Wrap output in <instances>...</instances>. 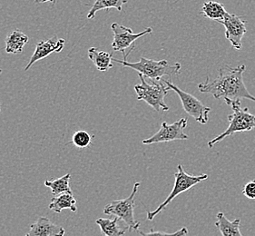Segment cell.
<instances>
[{
	"instance_id": "obj_15",
	"label": "cell",
	"mask_w": 255,
	"mask_h": 236,
	"mask_svg": "<svg viewBox=\"0 0 255 236\" xmlns=\"http://www.w3.org/2000/svg\"><path fill=\"white\" fill-rule=\"evenodd\" d=\"M88 57L99 71L106 72L113 67L112 55L108 52L99 50L97 47L88 49Z\"/></svg>"
},
{
	"instance_id": "obj_9",
	"label": "cell",
	"mask_w": 255,
	"mask_h": 236,
	"mask_svg": "<svg viewBox=\"0 0 255 236\" xmlns=\"http://www.w3.org/2000/svg\"><path fill=\"white\" fill-rule=\"evenodd\" d=\"M187 123V118H181L172 124L163 122L158 132L154 133L150 138L144 139L142 143L143 144H152L167 143L177 140H187L188 135L184 133Z\"/></svg>"
},
{
	"instance_id": "obj_4",
	"label": "cell",
	"mask_w": 255,
	"mask_h": 236,
	"mask_svg": "<svg viewBox=\"0 0 255 236\" xmlns=\"http://www.w3.org/2000/svg\"><path fill=\"white\" fill-rule=\"evenodd\" d=\"M230 107L234 113L228 116L229 126L224 133H221L215 138L210 140L208 147L213 148L215 144L222 142L227 136L240 132H250L255 129V116L251 114L248 108H242L241 101H236L231 104Z\"/></svg>"
},
{
	"instance_id": "obj_26",
	"label": "cell",
	"mask_w": 255,
	"mask_h": 236,
	"mask_svg": "<svg viewBox=\"0 0 255 236\" xmlns=\"http://www.w3.org/2000/svg\"><path fill=\"white\" fill-rule=\"evenodd\" d=\"M0 112H1V106H0Z\"/></svg>"
},
{
	"instance_id": "obj_14",
	"label": "cell",
	"mask_w": 255,
	"mask_h": 236,
	"mask_svg": "<svg viewBox=\"0 0 255 236\" xmlns=\"http://www.w3.org/2000/svg\"><path fill=\"white\" fill-rule=\"evenodd\" d=\"M29 41V37L20 30H13L5 38V53L19 54Z\"/></svg>"
},
{
	"instance_id": "obj_10",
	"label": "cell",
	"mask_w": 255,
	"mask_h": 236,
	"mask_svg": "<svg viewBox=\"0 0 255 236\" xmlns=\"http://www.w3.org/2000/svg\"><path fill=\"white\" fill-rule=\"evenodd\" d=\"M218 23L225 26V37L232 46L240 50L243 46L242 40L247 32L246 21L243 20L242 17L237 15L227 13L222 20L218 21Z\"/></svg>"
},
{
	"instance_id": "obj_22",
	"label": "cell",
	"mask_w": 255,
	"mask_h": 236,
	"mask_svg": "<svg viewBox=\"0 0 255 236\" xmlns=\"http://www.w3.org/2000/svg\"><path fill=\"white\" fill-rule=\"evenodd\" d=\"M139 235L141 236H188L189 231L186 227H183L177 232L174 233H164V232L154 231L153 229H151L147 233L144 232L138 231Z\"/></svg>"
},
{
	"instance_id": "obj_8",
	"label": "cell",
	"mask_w": 255,
	"mask_h": 236,
	"mask_svg": "<svg viewBox=\"0 0 255 236\" xmlns=\"http://www.w3.org/2000/svg\"><path fill=\"white\" fill-rule=\"evenodd\" d=\"M111 29L114 34L112 48L114 51L122 52L125 61H128V57L126 50L129 47H133L134 46L133 44L138 38L148 34H151L153 32V29L151 27H148L145 30L142 31L140 33H133L130 27L119 25L118 23H113L111 25Z\"/></svg>"
},
{
	"instance_id": "obj_25",
	"label": "cell",
	"mask_w": 255,
	"mask_h": 236,
	"mask_svg": "<svg viewBox=\"0 0 255 236\" xmlns=\"http://www.w3.org/2000/svg\"><path fill=\"white\" fill-rule=\"evenodd\" d=\"M1 73H2V70H1V69H0V74H1Z\"/></svg>"
},
{
	"instance_id": "obj_13",
	"label": "cell",
	"mask_w": 255,
	"mask_h": 236,
	"mask_svg": "<svg viewBox=\"0 0 255 236\" xmlns=\"http://www.w3.org/2000/svg\"><path fill=\"white\" fill-rule=\"evenodd\" d=\"M215 226L222 236H244L241 233V220L239 218L230 221L224 213H218L216 216Z\"/></svg>"
},
{
	"instance_id": "obj_20",
	"label": "cell",
	"mask_w": 255,
	"mask_h": 236,
	"mask_svg": "<svg viewBox=\"0 0 255 236\" xmlns=\"http://www.w3.org/2000/svg\"><path fill=\"white\" fill-rule=\"evenodd\" d=\"M71 178V175H67L62 176L60 178L56 180H46L45 181V186L51 189L53 195H59L62 194H72L71 188L69 185V181Z\"/></svg>"
},
{
	"instance_id": "obj_6",
	"label": "cell",
	"mask_w": 255,
	"mask_h": 236,
	"mask_svg": "<svg viewBox=\"0 0 255 236\" xmlns=\"http://www.w3.org/2000/svg\"><path fill=\"white\" fill-rule=\"evenodd\" d=\"M207 179H208V175H206V174L200 175H188L184 171L182 164H178L177 171L174 174V184L173 190L169 194L167 198L163 201V203L155 210L147 212V220L149 221L153 220V218H155V216H158L159 214L166 206H168L169 204L172 203V201L174 200L175 197H177L179 195L183 194L186 191L190 190L192 187H194L204 180Z\"/></svg>"
},
{
	"instance_id": "obj_11",
	"label": "cell",
	"mask_w": 255,
	"mask_h": 236,
	"mask_svg": "<svg viewBox=\"0 0 255 236\" xmlns=\"http://www.w3.org/2000/svg\"><path fill=\"white\" fill-rule=\"evenodd\" d=\"M65 44H66V40L64 38H58L56 36H53L46 41L43 40L37 43L35 52L33 53L30 60L25 67V71H27L35 63L45 57H48L49 55H51L52 53L61 52L65 46Z\"/></svg>"
},
{
	"instance_id": "obj_24",
	"label": "cell",
	"mask_w": 255,
	"mask_h": 236,
	"mask_svg": "<svg viewBox=\"0 0 255 236\" xmlns=\"http://www.w3.org/2000/svg\"><path fill=\"white\" fill-rule=\"evenodd\" d=\"M36 4H42V3H46V2H51L53 5H56L57 0H34Z\"/></svg>"
},
{
	"instance_id": "obj_23",
	"label": "cell",
	"mask_w": 255,
	"mask_h": 236,
	"mask_svg": "<svg viewBox=\"0 0 255 236\" xmlns=\"http://www.w3.org/2000/svg\"><path fill=\"white\" fill-rule=\"evenodd\" d=\"M243 195L250 200H255V179L248 182L243 189Z\"/></svg>"
},
{
	"instance_id": "obj_21",
	"label": "cell",
	"mask_w": 255,
	"mask_h": 236,
	"mask_svg": "<svg viewBox=\"0 0 255 236\" xmlns=\"http://www.w3.org/2000/svg\"><path fill=\"white\" fill-rule=\"evenodd\" d=\"M92 143V136L87 131L79 130L73 134L70 144H73L77 148H87Z\"/></svg>"
},
{
	"instance_id": "obj_19",
	"label": "cell",
	"mask_w": 255,
	"mask_h": 236,
	"mask_svg": "<svg viewBox=\"0 0 255 236\" xmlns=\"http://www.w3.org/2000/svg\"><path fill=\"white\" fill-rule=\"evenodd\" d=\"M119 219L115 217L114 219L99 218L96 223L99 226L103 235L105 236H123L126 234V230L118 225Z\"/></svg>"
},
{
	"instance_id": "obj_16",
	"label": "cell",
	"mask_w": 255,
	"mask_h": 236,
	"mask_svg": "<svg viewBox=\"0 0 255 236\" xmlns=\"http://www.w3.org/2000/svg\"><path fill=\"white\" fill-rule=\"evenodd\" d=\"M77 200L73 194H62L56 197L52 198L51 203L49 205V209L55 213L60 214L64 209H69L72 212H77Z\"/></svg>"
},
{
	"instance_id": "obj_18",
	"label": "cell",
	"mask_w": 255,
	"mask_h": 236,
	"mask_svg": "<svg viewBox=\"0 0 255 236\" xmlns=\"http://www.w3.org/2000/svg\"><path fill=\"white\" fill-rule=\"evenodd\" d=\"M200 13L209 19L218 22L222 20L228 12L223 4L215 1H208L204 3Z\"/></svg>"
},
{
	"instance_id": "obj_1",
	"label": "cell",
	"mask_w": 255,
	"mask_h": 236,
	"mask_svg": "<svg viewBox=\"0 0 255 236\" xmlns=\"http://www.w3.org/2000/svg\"><path fill=\"white\" fill-rule=\"evenodd\" d=\"M245 70V65L236 67H220L217 77L212 80L207 77L204 82L200 83L198 89L201 93L211 94L216 99H224L228 106L242 99L255 102V96L248 91L244 82Z\"/></svg>"
},
{
	"instance_id": "obj_3",
	"label": "cell",
	"mask_w": 255,
	"mask_h": 236,
	"mask_svg": "<svg viewBox=\"0 0 255 236\" xmlns=\"http://www.w3.org/2000/svg\"><path fill=\"white\" fill-rule=\"evenodd\" d=\"M141 80L140 84L134 86V91L137 95V100L144 101L156 112H167L168 106L164 102V98L171 90L166 86V84L161 80H152L146 81L145 77L138 74Z\"/></svg>"
},
{
	"instance_id": "obj_17",
	"label": "cell",
	"mask_w": 255,
	"mask_h": 236,
	"mask_svg": "<svg viewBox=\"0 0 255 236\" xmlns=\"http://www.w3.org/2000/svg\"><path fill=\"white\" fill-rule=\"evenodd\" d=\"M128 0H95L90 10L87 14V19L91 20L95 18L96 14L98 11L106 9L109 10L110 8H116L119 12L123 10V6L128 3Z\"/></svg>"
},
{
	"instance_id": "obj_7",
	"label": "cell",
	"mask_w": 255,
	"mask_h": 236,
	"mask_svg": "<svg viewBox=\"0 0 255 236\" xmlns=\"http://www.w3.org/2000/svg\"><path fill=\"white\" fill-rule=\"evenodd\" d=\"M163 81L171 90H173L178 95L179 98L182 102L183 108L189 116L194 118L195 121H197L198 123H202V124L208 123L209 113L212 111V108L205 106L204 104L200 101L198 98L182 90L181 88L176 87L174 84L170 82L169 80L163 79Z\"/></svg>"
},
{
	"instance_id": "obj_12",
	"label": "cell",
	"mask_w": 255,
	"mask_h": 236,
	"mask_svg": "<svg viewBox=\"0 0 255 236\" xmlns=\"http://www.w3.org/2000/svg\"><path fill=\"white\" fill-rule=\"evenodd\" d=\"M65 229L52 223L46 217H39L31 225L29 232L25 236H64Z\"/></svg>"
},
{
	"instance_id": "obj_2",
	"label": "cell",
	"mask_w": 255,
	"mask_h": 236,
	"mask_svg": "<svg viewBox=\"0 0 255 236\" xmlns=\"http://www.w3.org/2000/svg\"><path fill=\"white\" fill-rule=\"evenodd\" d=\"M112 60L122 65L123 67L132 68L137 71L138 74L152 80H161L163 77H172L174 75H179L182 69V65L178 62L170 64L167 60L156 61L143 57L140 58V61L135 63L119 60L114 57Z\"/></svg>"
},
{
	"instance_id": "obj_5",
	"label": "cell",
	"mask_w": 255,
	"mask_h": 236,
	"mask_svg": "<svg viewBox=\"0 0 255 236\" xmlns=\"http://www.w3.org/2000/svg\"><path fill=\"white\" fill-rule=\"evenodd\" d=\"M140 187V183H135L133 191L128 198L121 200L112 201L104 208V214L108 216H115L119 220H122L128 227V231H139L140 223L134 218L135 195Z\"/></svg>"
}]
</instances>
